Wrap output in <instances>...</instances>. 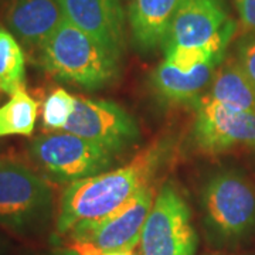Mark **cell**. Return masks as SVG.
Returning <instances> with one entry per match:
<instances>
[{"instance_id":"6da1fadb","label":"cell","mask_w":255,"mask_h":255,"mask_svg":"<svg viewBox=\"0 0 255 255\" xmlns=\"http://www.w3.org/2000/svg\"><path fill=\"white\" fill-rule=\"evenodd\" d=\"M167 149V143L157 142L119 169L70 183L60 200L57 233L68 234L81 223L105 219L124 207L142 189L150 186Z\"/></svg>"},{"instance_id":"7a4b0ae2","label":"cell","mask_w":255,"mask_h":255,"mask_svg":"<svg viewBox=\"0 0 255 255\" xmlns=\"http://www.w3.org/2000/svg\"><path fill=\"white\" fill-rule=\"evenodd\" d=\"M38 60L47 73L57 80L90 91L115 81L121 61L65 18L40 46Z\"/></svg>"},{"instance_id":"3957f363","label":"cell","mask_w":255,"mask_h":255,"mask_svg":"<svg viewBox=\"0 0 255 255\" xmlns=\"http://www.w3.org/2000/svg\"><path fill=\"white\" fill-rule=\"evenodd\" d=\"M203 223L216 246H234L255 231V187L236 170H221L206 180L200 194Z\"/></svg>"},{"instance_id":"277c9868","label":"cell","mask_w":255,"mask_h":255,"mask_svg":"<svg viewBox=\"0 0 255 255\" xmlns=\"http://www.w3.org/2000/svg\"><path fill=\"white\" fill-rule=\"evenodd\" d=\"M53 214V193L27 166L0 159V227L18 236L38 233Z\"/></svg>"},{"instance_id":"5b68a950","label":"cell","mask_w":255,"mask_h":255,"mask_svg":"<svg viewBox=\"0 0 255 255\" xmlns=\"http://www.w3.org/2000/svg\"><path fill=\"white\" fill-rule=\"evenodd\" d=\"M28 155L44 173L63 183L104 173L114 163L110 150L65 130L34 137Z\"/></svg>"},{"instance_id":"8992f818","label":"cell","mask_w":255,"mask_h":255,"mask_svg":"<svg viewBox=\"0 0 255 255\" xmlns=\"http://www.w3.org/2000/svg\"><path fill=\"white\" fill-rule=\"evenodd\" d=\"M197 244L189 203L173 183H166L145 221L139 255H196Z\"/></svg>"},{"instance_id":"52a82bcc","label":"cell","mask_w":255,"mask_h":255,"mask_svg":"<svg viewBox=\"0 0 255 255\" xmlns=\"http://www.w3.org/2000/svg\"><path fill=\"white\" fill-rule=\"evenodd\" d=\"M155 201L152 186L105 219L81 223L68 233L73 241L70 248L80 255H104L114 251H132L140 241L142 230Z\"/></svg>"},{"instance_id":"ba28073f","label":"cell","mask_w":255,"mask_h":255,"mask_svg":"<svg viewBox=\"0 0 255 255\" xmlns=\"http://www.w3.org/2000/svg\"><path fill=\"white\" fill-rule=\"evenodd\" d=\"M64 130L84 137L114 155L132 147L140 137L137 122L121 105L87 97H77L75 111Z\"/></svg>"},{"instance_id":"9c48e42d","label":"cell","mask_w":255,"mask_h":255,"mask_svg":"<svg viewBox=\"0 0 255 255\" xmlns=\"http://www.w3.org/2000/svg\"><path fill=\"white\" fill-rule=\"evenodd\" d=\"M236 27L226 0H182L163 48L211 46L226 53Z\"/></svg>"},{"instance_id":"30bf717a","label":"cell","mask_w":255,"mask_h":255,"mask_svg":"<svg viewBox=\"0 0 255 255\" xmlns=\"http://www.w3.org/2000/svg\"><path fill=\"white\" fill-rule=\"evenodd\" d=\"M194 143L204 153H221L237 146L255 149V112L226 108L201 98L196 105Z\"/></svg>"},{"instance_id":"8fae6325","label":"cell","mask_w":255,"mask_h":255,"mask_svg":"<svg viewBox=\"0 0 255 255\" xmlns=\"http://www.w3.org/2000/svg\"><path fill=\"white\" fill-rule=\"evenodd\" d=\"M61 13L110 53L122 57L127 17L121 0H58Z\"/></svg>"},{"instance_id":"7c38bea8","label":"cell","mask_w":255,"mask_h":255,"mask_svg":"<svg viewBox=\"0 0 255 255\" xmlns=\"http://www.w3.org/2000/svg\"><path fill=\"white\" fill-rule=\"evenodd\" d=\"M63 18L58 0H6L4 3L7 28L30 48L38 50Z\"/></svg>"},{"instance_id":"4fadbf2b","label":"cell","mask_w":255,"mask_h":255,"mask_svg":"<svg viewBox=\"0 0 255 255\" xmlns=\"http://www.w3.org/2000/svg\"><path fill=\"white\" fill-rule=\"evenodd\" d=\"M182 0H130L128 23L132 43L142 53L164 47L169 28Z\"/></svg>"},{"instance_id":"5bb4252c","label":"cell","mask_w":255,"mask_h":255,"mask_svg":"<svg viewBox=\"0 0 255 255\" xmlns=\"http://www.w3.org/2000/svg\"><path fill=\"white\" fill-rule=\"evenodd\" d=\"M220 65L221 61H207L189 73H183L163 61L152 74V85L163 100L196 105L206 95Z\"/></svg>"},{"instance_id":"9a60e30c","label":"cell","mask_w":255,"mask_h":255,"mask_svg":"<svg viewBox=\"0 0 255 255\" xmlns=\"http://www.w3.org/2000/svg\"><path fill=\"white\" fill-rule=\"evenodd\" d=\"M203 98L230 110L255 112V85L241 70L236 58L221 63Z\"/></svg>"},{"instance_id":"2e32d148","label":"cell","mask_w":255,"mask_h":255,"mask_svg":"<svg viewBox=\"0 0 255 255\" xmlns=\"http://www.w3.org/2000/svg\"><path fill=\"white\" fill-rule=\"evenodd\" d=\"M26 90V57L20 41L0 26V92L11 97Z\"/></svg>"},{"instance_id":"e0dca14e","label":"cell","mask_w":255,"mask_h":255,"mask_svg":"<svg viewBox=\"0 0 255 255\" xmlns=\"http://www.w3.org/2000/svg\"><path fill=\"white\" fill-rule=\"evenodd\" d=\"M38 104L26 90L16 92L0 107V139L13 135L30 136L36 127Z\"/></svg>"},{"instance_id":"ac0fdd59","label":"cell","mask_w":255,"mask_h":255,"mask_svg":"<svg viewBox=\"0 0 255 255\" xmlns=\"http://www.w3.org/2000/svg\"><path fill=\"white\" fill-rule=\"evenodd\" d=\"M77 104V97L71 95L63 88L51 92L43 104L41 119L43 128L50 132L64 130L70 118L73 117Z\"/></svg>"},{"instance_id":"d6986e66","label":"cell","mask_w":255,"mask_h":255,"mask_svg":"<svg viewBox=\"0 0 255 255\" xmlns=\"http://www.w3.org/2000/svg\"><path fill=\"white\" fill-rule=\"evenodd\" d=\"M237 63L255 85V37L243 40L237 48Z\"/></svg>"},{"instance_id":"ffe728a7","label":"cell","mask_w":255,"mask_h":255,"mask_svg":"<svg viewBox=\"0 0 255 255\" xmlns=\"http://www.w3.org/2000/svg\"><path fill=\"white\" fill-rule=\"evenodd\" d=\"M234 3L241 24L247 30L255 31V0H234Z\"/></svg>"},{"instance_id":"44dd1931","label":"cell","mask_w":255,"mask_h":255,"mask_svg":"<svg viewBox=\"0 0 255 255\" xmlns=\"http://www.w3.org/2000/svg\"><path fill=\"white\" fill-rule=\"evenodd\" d=\"M50 255H80L75 250H73V248H64V250H57V251H54L53 254Z\"/></svg>"},{"instance_id":"7402d4cb","label":"cell","mask_w":255,"mask_h":255,"mask_svg":"<svg viewBox=\"0 0 255 255\" xmlns=\"http://www.w3.org/2000/svg\"><path fill=\"white\" fill-rule=\"evenodd\" d=\"M104 255H136L133 251H114V253H107Z\"/></svg>"},{"instance_id":"603a6c76","label":"cell","mask_w":255,"mask_h":255,"mask_svg":"<svg viewBox=\"0 0 255 255\" xmlns=\"http://www.w3.org/2000/svg\"><path fill=\"white\" fill-rule=\"evenodd\" d=\"M4 254H6V246H4L3 240L0 238V255H4Z\"/></svg>"},{"instance_id":"cb8c5ba5","label":"cell","mask_w":255,"mask_h":255,"mask_svg":"<svg viewBox=\"0 0 255 255\" xmlns=\"http://www.w3.org/2000/svg\"><path fill=\"white\" fill-rule=\"evenodd\" d=\"M209 255H221V254H209Z\"/></svg>"}]
</instances>
